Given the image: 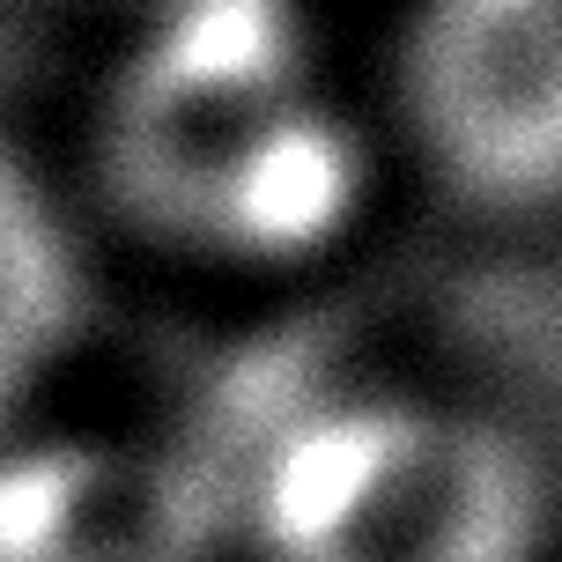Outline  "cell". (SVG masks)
Returning <instances> with one entry per match:
<instances>
[{"label": "cell", "instance_id": "cell-1", "mask_svg": "<svg viewBox=\"0 0 562 562\" xmlns=\"http://www.w3.org/2000/svg\"><path fill=\"white\" fill-rule=\"evenodd\" d=\"M134 193L215 252L274 259L348 223L363 148L311 67L259 30H200L134 89Z\"/></svg>", "mask_w": 562, "mask_h": 562}, {"label": "cell", "instance_id": "cell-2", "mask_svg": "<svg viewBox=\"0 0 562 562\" xmlns=\"http://www.w3.org/2000/svg\"><path fill=\"white\" fill-rule=\"evenodd\" d=\"M400 134L459 207L562 215V0H422L400 37Z\"/></svg>", "mask_w": 562, "mask_h": 562}, {"label": "cell", "instance_id": "cell-3", "mask_svg": "<svg viewBox=\"0 0 562 562\" xmlns=\"http://www.w3.org/2000/svg\"><path fill=\"white\" fill-rule=\"evenodd\" d=\"M82 304V245L53 186L0 140V385L23 378Z\"/></svg>", "mask_w": 562, "mask_h": 562}]
</instances>
